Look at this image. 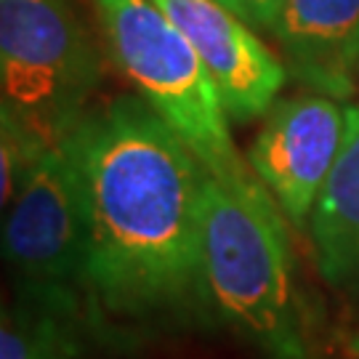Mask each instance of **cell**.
I'll list each match as a JSON object with an SVG mask.
<instances>
[{
    "mask_svg": "<svg viewBox=\"0 0 359 359\" xmlns=\"http://www.w3.org/2000/svg\"><path fill=\"white\" fill-rule=\"evenodd\" d=\"M90 213L93 306L157 317L208 301V170L142 96H117L77 126Z\"/></svg>",
    "mask_w": 359,
    "mask_h": 359,
    "instance_id": "cell-1",
    "label": "cell"
},
{
    "mask_svg": "<svg viewBox=\"0 0 359 359\" xmlns=\"http://www.w3.org/2000/svg\"><path fill=\"white\" fill-rule=\"evenodd\" d=\"M208 304L269 359H306L285 213L258 179L208 176L203 213Z\"/></svg>",
    "mask_w": 359,
    "mask_h": 359,
    "instance_id": "cell-2",
    "label": "cell"
},
{
    "mask_svg": "<svg viewBox=\"0 0 359 359\" xmlns=\"http://www.w3.org/2000/svg\"><path fill=\"white\" fill-rule=\"evenodd\" d=\"M109 51L136 93L179 133L208 176L256 179L243 163L216 80L187 35L154 0H93Z\"/></svg>",
    "mask_w": 359,
    "mask_h": 359,
    "instance_id": "cell-3",
    "label": "cell"
},
{
    "mask_svg": "<svg viewBox=\"0 0 359 359\" xmlns=\"http://www.w3.org/2000/svg\"><path fill=\"white\" fill-rule=\"evenodd\" d=\"M3 256L16 298L83 320L93 306L90 213L77 128L40 157L3 224Z\"/></svg>",
    "mask_w": 359,
    "mask_h": 359,
    "instance_id": "cell-4",
    "label": "cell"
},
{
    "mask_svg": "<svg viewBox=\"0 0 359 359\" xmlns=\"http://www.w3.org/2000/svg\"><path fill=\"white\" fill-rule=\"evenodd\" d=\"M102 53L75 0H0L3 107L56 144L88 117Z\"/></svg>",
    "mask_w": 359,
    "mask_h": 359,
    "instance_id": "cell-5",
    "label": "cell"
},
{
    "mask_svg": "<svg viewBox=\"0 0 359 359\" xmlns=\"http://www.w3.org/2000/svg\"><path fill=\"white\" fill-rule=\"evenodd\" d=\"M348 123L351 104L325 93H304L274 104L250 144L248 165L253 176L295 226L311 221L344 152Z\"/></svg>",
    "mask_w": 359,
    "mask_h": 359,
    "instance_id": "cell-6",
    "label": "cell"
},
{
    "mask_svg": "<svg viewBox=\"0 0 359 359\" xmlns=\"http://www.w3.org/2000/svg\"><path fill=\"white\" fill-rule=\"evenodd\" d=\"M205 62L226 115L248 123L266 115L287 80V67L253 27L218 0H154Z\"/></svg>",
    "mask_w": 359,
    "mask_h": 359,
    "instance_id": "cell-7",
    "label": "cell"
},
{
    "mask_svg": "<svg viewBox=\"0 0 359 359\" xmlns=\"http://www.w3.org/2000/svg\"><path fill=\"white\" fill-rule=\"evenodd\" d=\"M269 32L311 93L346 102L359 88V0H283Z\"/></svg>",
    "mask_w": 359,
    "mask_h": 359,
    "instance_id": "cell-8",
    "label": "cell"
},
{
    "mask_svg": "<svg viewBox=\"0 0 359 359\" xmlns=\"http://www.w3.org/2000/svg\"><path fill=\"white\" fill-rule=\"evenodd\" d=\"M309 234L327 283H359V104H351L346 144L311 213Z\"/></svg>",
    "mask_w": 359,
    "mask_h": 359,
    "instance_id": "cell-9",
    "label": "cell"
},
{
    "mask_svg": "<svg viewBox=\"0 0 359 359\" xmlns=\"http://www.w3.org/2000/svg\"><path fill=\"white\" fill-rule=\"evenodd\" d=\"M0 359H83L80 320L16 298L3 309Z\"/></svg>",
    "mask_w": 359,
    "mask_h": 359,
    "instance_id": "cell-10",
    "label": "cell"
},
{
    "mask_svg": "<svg viewBox=\"0 0 359 359\" xmlns=\"http://www.w3.org/2000/svg\"><path fill=\"white\" fill-rule=\"evenodd\" d=\"M51 147L16 112L0 104V200L6 210Z\"/></svg>",
    "mask_w": 359,
    "mask_h": 359,
    "instance_id": "cell-11",
    "label": "cell"
},
{
    "mask_svg": "<svg viewBox=\"0 0 359 359\" xmlns=\"http://www.w3.org/2000/svg\"><path fill=\"white\" fill-rule=\"evenodd\" d=\"M253 29H271L283 0H218Z\"/></svg>",
    "mask_w": 359,
    "mask_h": 359,
    "instance_id": "cell-12",
    "label": "cell"
}]
</instances>
